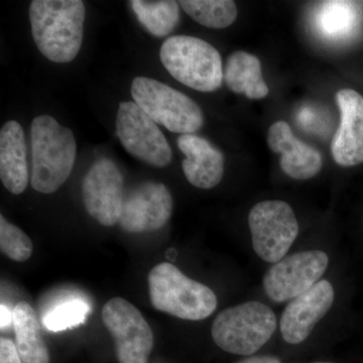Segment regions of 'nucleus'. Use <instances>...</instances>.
Instances as JSON below:
<instances>
[{
  "instance_id": "obj_1",
  "label": "nucleus",
  "mask_w": 363,
  "mask_h": 363,
  "mask_svg": "<svg viewBox=\"0 0 363 363\" xmlns=\"http://www.w3.org/2000/svg\"><path fill=\"white\" fill-rule=\"evenodd\" d=\"M85 4L81 0H33L30 21L35 44L54 63L77 57L84 33Z\"/></svg>"
},
{
  "instance_id": "obj_2",
  "label": "nucleus",
  "mask_w": 363,
  "mask_h": 363,
  "mask_svg": "<svg viewBox=\"0 0 363 363\" xmlns=\"http://www.w3.org/2000/svg\"><path fill=\"white\" fill-rule=\"evenodd\" d=\"M33 166L30 184L43 194H51L71 175L77 145L70 128L49 116L35 117L30 126Z\"/></svg>"
},
{
  "instance_id": "obj_3",
  "label": "nucleus",
  "mask_w": 363,
  "mask_h": 363,
  "mask_svg": "<svg viewBox=\"0 0 363 363\" xmlns=\"http://www.w3.org/2000/svg\"><path fill=\"white\" fill-rule=\"evenodd\" d=\"M149 291L155 309L188 321H201L217 308L209 286L188 278L174 264L162 262L149 274Z\"/></svg>"
},
{
  "instance_id": "obj_4",
  "label": "nucleus",
  "mask_w": 363,
  "mask_h": 363,
  "mask_svg": "<svg viewBox=\"0 0 363 363\" xmlns=\"http://www.w3.org/2000/svg\"><path fill=\"white\" fill-rule=\"evenodd\" d=\"M277 328L278 319L271 308L250 301L219 313L211 334L215 344L225 352L250 357L269 342Z\"/></svg>"
},
{
  "instance_id": "obj_5",
  "label": "nucleus",
  "mask_w": 363,
  "mask_h": 363,
  "mask_svg": "<svg viewBox=\"0 0 363 363\" xmlns=\"http://www.w3.org/2000/svg\"><path fill=\"white\" fill-rule=\"evenodd\" d=\"M160 59L176 80L192 89L213 92L222 85L220 54L205 40L190 35L169 37L162 45Z\"/></svg>"
},
{
  "instance_id": "obj_6",
  "label": "nucleus",
  "mask_w": 363,
  "mask_h": 363,
  "mask_svg": "<svg viewBox=\"0 0 363 363\" xmlns=\"http://www.w3.org/2000/svg\"><path fill=\"white\" fill-rule=\"evenodd\" d=\"M131 96L155 123L172 133L193 135L204 123L199 105L155 79L136 77L131 84Z\"/></svg>"
},
{
  "instance_id": "obj_7",
  "label": "nucleus",
  "mask_w": 363,
  "mask_h": 363,
  "mask_svg": "<svg viewBox=\"0 0 363 363\" xmlns=\"http://www.w3.org/2000/svg\"><path fill=\"white\" fill-rule=\"evenodd\" d=\"M252 247L269 264L284 259L297 240L298 223L292 207L281 200L255 204L248 214Z\"/></svg>"
},
{
  "instance_id": "obj_8",
  "label": "nucleus",
  "mask_w": 363,
  "mask_h": 363,
  "mask_svg": "<svg viewBox=\"0 0 363 363\" xmlns=\"http://www.w3.org/2000/svg\"><path fill=\"white\" fill-rule=\"evenodd\" d=\"M329 262L328 255L319 250L286 255L264 274V292L272 302H290L321 281Z\"/></svg>"
},
{
  "instance_id": "obj_9",
  "label": "nucleus",
  "mask_w": 363,
  "mask_h": 363,
  "mask_svg": "<svg viewBox=\"0 0 363 363\" xmlns=\"http://www.w3.org/2000/svg\"><path fill=\"white\" fill-rule=\"evenodd\" d=\"M102 321L116 341L119 363H147L154 334L142 313L123 298H112L102 310Z\"/></svg>"
},
{
  "instance_id": "obj_10",
  "label": "nucleus",
  "mask_w": 363,
  "mask_h": 363,
  "mask_svg": "<svg viewBox=\"0 0 363 363\" xmlns=\"http://www.w3.org/2000/svg\"><path fill=\"white\" fill-rule=\"evenodd\" d=\"M116 133L126 152L145 164L164 168L172 161V149L157 123L135 102H121Z\"/></svg>"
},
{
  "instance_id": "obj_11",
  "label": "nucleus",
  "mask_w": 363,
  "mask_h": 363,
  "mask_svg": "<svg viewBox=\"0 0 363 363\" xmlns=\"http://www.w3.org/2000/svg\"><path fill=\"white\" fill-rule=\"evenodd\" d=\"M86 211L104 226L116 224L123 209V176L111 160L101 157L91 166L82 183Z\"/></svg>"
},
{
  "instance_id": "obj_12",
  "label": "nucleus",
  "mask_w": 363,
  "mask_h": 363,
  "mask_svg": "<svg viewBox=\"0 0 363 363\" xmlns=\"http://www.w3.org/2000/svg\"><path fill=\"white\" fill-rule=\"evenodd\" d=\"M173 213V198L162 183L145 182L124 196L118 223L130 233L159 230Z\"/></svg>"
},
{
  "instance_id": "obj_13",
  "label": "nucleus",
  "mask_w": 363,
  "mask_h": 363,
  "mask_svg": "<svg viewBox=\"0 0 363 363\" xmlns=\"http://www.w3.org/2000/svg\"><path fill=\"white\" fill-rule=\"evenodd\" d=\"M335 291L330 281L321 279L311 289L289 302L281 314L279 329L286 343L300 344L311 335L333 306Z\"/></svg>"
},
{
  "instance_id": "obj_14",
  "label": "nucleus",
  "mask_w": 363,
  "mask_h": 363,
  "mask_svg": "<svg viewBox=\"0 0 363 363\" xmlns=\"http://www.w3.org/2000/svg\"><path fill=\"white\" fill-rule=\"evenodd\" d=\"M336 102L341 121L332 140V156L340 166H357L363 162V96L354 90H339Z\"/></svg>"
},
{
  "instance_id": "obj_15",
  "label": "nucleus",
  "mask_w": 363,
  "mask_h": 363,
  "mask_svg": "<svg viewBox=\"0 0 363 363\" xmlns=\"http://www.w3.org/2000/svg\"><path fill=\"white\" fill-rule=\"evenodd\" d=\"M267 145L272 152L281 155V169L291 178L308 180L321 171V154L298 140L285 121L274 123L269 128Z\"/></svg>"
},
{
  "instance_id": "obj_16",
  "label": "nucleus",
  "mask_w": 363,
  "mask_h": 363,
  "mask_svg": "<svg viewBox=\"0 0 363 363\" xmlns=\"http://www.w3.org/2000/svg\"><path fill=\"white\" fill-rule=\"evenodd\" d=\"M178 147L185 155L184 174L196 188L212 189L220 183L224 174V157L207 140L196 135H182Z\"/></svg>"
},
{
  "instance_id": "obj_17",
  "label": "nucleus",
  "mask_w": 363,
  "mask_h": 363,
  "mask_svg": "<svg viewBox=\"0 0 363 363\" xmlns=\"http://www.w3.org/2000/svg\"><path fill=\"white\" fill-rule=\"evenodd\" d=\"M0 179L14 195L25 192L28 184V150L20 123L7 121L0 130Z\"/></svg>"
},
{
  "instance_id": "obj_18",
  "label": "nucleus",
  "mask_w": 363,
  "mask_h": 363,
  "mask_svg": "<svg viewBox=\"0 0 363 363\" xmlns=\"http://www.w3.org/2000/svg\"><path fill=\"white\" fill-rule=\"evenodd\" d=\"M13 327L16 345L23 363H50L49 351L43 338L37 313L26 302L14 307Z\"/></svg>"
},
{
  "instance_id": "obj_19",
  "label": "nucleus",
  "mask_w": 363,
  "mask_h": 363,
  "mask_svg": "<svg viewBox=\"0 0 363 363\" xmlns=\"http://www.w3.org/2000/svg\"><path fill=\"white\" fill-rule=\"evenodd\" d=\"M224 80L234 93H245L250 99H262L269 90L262 78V65L257 57L250 52H233L227 60Z\"/></svg>"
},
{
  "instance_id": "obj_20",
  "label": "nucleus",
  "mask_w": 363,
  "mask_h": 363,
  "mask_svg": "<svg viewBox=\"0 0 363 363\" xmlns=\"http://www.w3.org/2000/svg\"><path fill=\"white\" fill-rule=\"evenodd\" d=\"M320 4L316 25L327 39H344L359 25L360 11L357 2L325 1Z\"/></svg>"
},
{
  "instance_id": "obj_21",
  "label": "nucleus",
  "mask_w": 363,
  "mask_h": 363,
  "mask_svg": "<svg viewBox=\"0 0 363 363\" xmlns=\"http://www.w3.org/2000/svg\"><path fill=\"white\" fill-rule=\"evenodd\" d=\"M130 4L138 21L154 37L169 35L180 20V4L173 0H131Z\"/></svg>"
},
{
  "instance_id": "obj_22",
  "label": "nucleus",
  "mask_w": 363,
  "mask_h": 363,
  "mask_svg": "<svg viewBox=\"0 0 363 363\" xmlns=\"http://www.w3.org/2000/svg\"><path fill=\"white\" fill-rule=\"evenodd\" d=\"M179 4L193 20L207 28H227L238 18V6L230 0H183Z\"/></svg>"
},
{
  "instance_id": "obj_23",
  "label": "nucleus",
  "mask_w": 363,
  "mask_h": 363,
  "mask_svg": "<svg viewBox=\"0 0 363 363\" xmlns=\"http://www.w3.org/2000/svg\"><path fill=\"white\" fill-rule=\"evenodd\" d=\"M90 311L91 306L84 298L72 296L52 306L43 316V325L52 332L68 330L84 324Z\"/></svg>"
},
{
  "instance_id": "obj_24",
  "label": "nucleus",
  "mask_w": 363,
  "mask_h": 363,
  "mask_svg": "<svg viewBox=\"0 0 363 363\" xmlns=\"http://www.w3.org/2000/svg\"><path fill=\"white\" fill-rule=\"evenodd\" d=\"M33 242L21 229L0 216V250L14 262H23L33 253Z\"/></svg>"
},
{
  "instance_id": "obj_25",
  "label": "nucleus",
  "mask_w": 363,
  "mask_h": 363,
  "mask_svg": "<svg viewBox=\"0 0 363 363\" xmlns=\"http://www.w3.org/2000/svg\"><path fill=\"white\" fill-rule=\"evenodd\" d=\"M0 363H23L16 343L11 339H0Z\"/></svg>"
},
{
  "instance_id": "obj_26",
  "label": "nucleus",
  "mask_w": 363,
  "mask_h": 363,
  "mask_svg": "<svg viewBox=\"0 0 363 363\" xmlns=\"http://www.w3.org/2000/svg\"><path fill=\"white\" fill-rule=\"evenodd\" d=\"M13 314L6 305L0 306V326L1 330H6L9 326H13Z\"/></svg>"
},
{
  "instance_id": "obj_27",
  "label": "nucleus",
  "mask_w": 363,
  "mask_h": 363,
  "mask_svg": "<svg viewBox=\"0 0 363 363\" xmlns=\"http://www.w3.org/2000/svg\"><path fill=\"white\" fill-rule=\"evenodd\" d=\"M238 363H281V359L272 355H257L240 360Z\"/></svg>"
},
{
  "instance_id": "obj_28",
  "label": "nucleus",
  "mask_w": 363,
  "mask_h": 363,
  "mask_svg": "<svg viewBox=\"0 0 363 363\" xmlns=\"http://www.w3.org/2000/svg\"><path fill=\"white\" fill-rule=\"evenodd\" d=\"M310 363H333V362H310Z\"/></svg>"
},
{
  "instance_id": "obj_29",
  "label": "nucleus",
  "mask_w": 363,
  "mask_h": 363,
  "mask_svg": "<svg viewBox=\"0 0 363 363\" xmlns=\"http://www.w3.org/2000/svg\"><path fill=\"white\" fill-rule=\"evenodd\" d=\"M362 6H363V2H362Z\"/></svg>"
}]
</instances>
